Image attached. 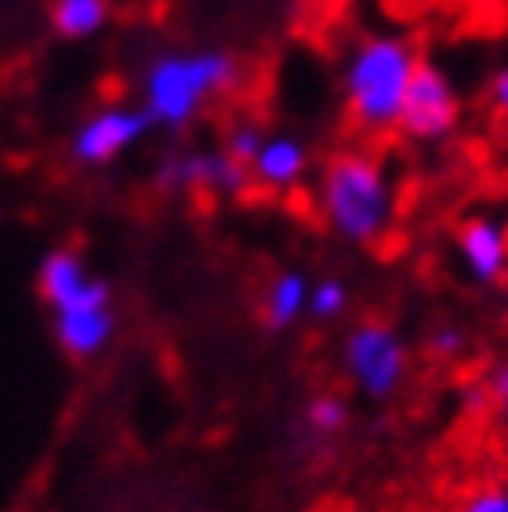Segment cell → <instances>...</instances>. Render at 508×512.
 I'll return each mask as SVG.
<instances>
[{"mask_svg": "<svg viewBox=\"0 0 508 512\" xmlns=\"http://www.w3.org/2000/svg\"><path fill=\"white\" fill-rule=\"evenodd\" d=\"M465 345H469L465 327L450 324V320L436 324L429 335H425V349H429V356H436V360H454V356L465 353Z\"/></svg>", "mask_w": 508, "mask_h": 512, "instance_id": "obj_17", "label": "cell"}, {"mask_svg": "<svg viewBox=\"0 0 508 512\" xmlns=\"http://www.w3.org/2000/svg\"><path fill=\"white\" fill-rule=\"evenodd\" d=\"M458 244V262L472 284L479 287H498L508 276V226L498 215H469L458 222L454 233Z\"/></svg>", "mask_w": 508, "mask_h": 512, "instance_id": "obj_9", "label": "cell"}, {"mask_svg": "<svg viewBox=\"0 0 508 512\" xmlns=\"http://www.w3.org/2000/svg\"><path fill=\"white\" fill-rule=\"evenodd\" d=\"M349 309V284L338 280V276H323L313 280V291H309V316L320 320V324H331L338 316H345Z\"/></svg>", "mask_w": 508, "mask_h": 512, "instance_id": "obj_15", "label": "cell"}, {"mask_svg": "<svg viewBox=\"0 0 508 512\" xmlns=\"http://www.w3.org/2000/svg\"><path fill=\"white\" fill-rule=\"evenodd\" d=\"M450 512H508V487H479L476 494H469L458 509Z\"/></svg>", "mask_w": 508, "mask_h": 512, "instance_id": "obj_18", "label": "cell"}, {"mask_svg": "<svg viewBox=\"0 0 508 512\" xmlns=\"http://www.w3.org/2000/svg\"><path fill=\"white\" fill-rule=\"evenodd\" d=\"M458 124H461V99L454 80L447 77V69L440 62L421 59L411 84H407V95H403L396 128L411 138V142L436 146V142H447L458 131Z\"/></svg>", "mask_w": 508, "mask_h": 512, "instance_id": "obj_5", "label": "cell"}, {"mask_svg": "<svg viewBox=\"0 0 508 512\" xmlns=\"http://www.w3.org/2000/svg\"><path fill=\"white\" fill-rule=\"evenodd\" d=\"M305 171H309V146L298 135H287V131L265 135L262 149L251 164L254 186L262 189H291L302 182Z\"/></svg>", "mask_w": 508, "mask_h": 512, "instance_id": "obj_11", "label": "cell"}, {"mask_svg": "<svg viewBox=\"0 0 508 512\" xmlns=\"http://www.w3.org/2000/svg\"><path fill=\"white\" fill-rule=\"evenodd\" d=\"M48 19L62 40H91L106 30L109 0H51Z\"/></svg>", "mask_w": 508, "mask_h": 512, "instance_id": "obj_13", "label": "cell"}, {"mask_svg": "<svg viewBox=\"0 0 508 512\" xmlns=\"http://www.w3.org/2000/svg\"><path fill=\"white\" fill-rule=\"evenodd\" d=\"M149 131H153V120L142 106L106 102L91 117L80 120L77 131L69 135V157L80 168H102L124 157L127 149H135Z\"/></svg>", "mask_w": 508, "mask_h": 512, "instance_id": "obj_7", "label": "cell"}, {"mask_svg": "<svg viewBox=\"0 0 508 512\" xmlns=\"http://www.w3.org/2000/svg\"><path fill=\"white\" fill-rule=\"evenodd\" d=\"M309 291H313V280H309L305 269H284V273H276L262 302L265 331H273V335L291 331V327L309 313Z\"/></svg>", "mask_w": 508, "mask_h": 512, "instance_id": "obj_12", "label": "cell"}, {"mask_svg": "<svg viewBox=\"0 0 508 512\" xmlns=\"http://www.w3.org/2000/svg\"><path fill=\"white\" fill-rule=\"evenodd\" d=\"M262 142H265V128L262 124H254V120H236V124H229L222 135V149L236 160V164H244V168L254 164Z\"/></svg>", "mask_w": 508, "mask_h": 512, "instance_id": "obj_16", "label": "cell"}, {"mask_svg": "<svg viewBox=\"0 0 508 512\" xmlns=\"http://www.w3.org/2000/svg\"><path fill=\"white\" fill-rule=\"evenodd\" d=\"M37 287H40V298L48 302L51 316L113 306L109 284L102 276L91 273L88 262L73 247H51L48 255L40 258Z\"/></svg>", "mask_w": 508, "mask_h": 512, "instance_id": "obj_8", "label": "cell"}, {"mask_svg": "<svg viewBox=\"0 0 508 512\" xmlns=\"http://www.w3.org/2000/svg\"><path fill=\"white\" fill-rule=\"evenodd\" d=\"M487 393H490V404L498 407L501 418L508 422V360H505V364L494 367V371H490V378H487Z\"/></svg>", "mask_w": 508, "mask_h": 512, "instance_id": "obj_19", "label": "cell"}, {"mask_svg": "<svg viewBox=\"0 0 508 512\" xmlns=\"http://www.w3.org/2000/svg\"><path fill=\"white\" fill-rule=\"evenodd\" d=\"M487 99H490V106L498 109L501 117H508V62H505V66L494 69V73H490Z\"/></svg>", "mask_w": 508, "mask_h": 512, "instance_id": "obj_20", "label": "cell"}, {"mask_svg": "<svg viewBox=\"0 0 508 512\" xmlns=\"http://www.w3.org/2000/svg\"><path fill=\"white\" fill-rule=\"evenodd\" d=\"M51 335H55L62 353L73 360H95L98 353H106V345L117 335V313H113V306L59 313L51 316Z\"/></svg>", "mask_w": 508, "mask_h": 512, "instance_id": "obj_10", "label": "cell"}, {"mask_svg": "<svg viewBox=\"0 0 508 512\" xmlns=\"http://www.w3.org/2000/svg\"><path fill=\"white\" fill-rule=\"evenodd\" d=\"M418 62V48L407 37H363L342 66V95L352 124L363 131L396 128Z\"/></svg>", "mask_w": 508, "mask_h": 512, "instance_id": "obj_3", "label": "cell"}, {"mask_svg": "<svg viewBox=\"0 0 508 512\" xmlns=\"http://www.w3.org/2000/svg\"><path fill=\"white\" fill-rule=\"evenodd\" d=\"M153 182L164 193H211V197L240 200L251 193V168L236 164L225 149H186L157 160Z\"/></svg>", "mask_w": 508, "mask_h": 512, "instance_id": "obj_6", "label": "cell"}, {"mask_svg": "<svg viewBox=\"0 0 508 512\" xmlns=\"http://www.w3.org/2000/svg\"><path fill=\"white\" fill-rule=\"evenodd\" d=\"M461 404H465V411H487V407H490L487 382H479V385H465V389H461Z\"/></svg>", "mask_w": 508, "mask_h": 512, "instance_id": "obj_21", "label": "cell"}, {"mask_svg": "<svg viewBox=\"0 0 508 512\" xmlns=\"http://www.w3.org/2000/svg\"><path fill=\"white\" fill-rule=\"evenodd\" d=\"M240 66L229 51H160L142 69V109L149 113L153 128L186 131L207 102L233 88Z\"/></svg>", "mask_w": 508, "mask_h": 512, "instance_id": "obj_2", "label": "cell"}, {"mask_svg": "<svg viewBox=\"0 0 508 512\" xmlns=\"http://www.w3.org/2000/svg\"><path fill=\"white\" fill-rule=\"evenodd\" d=\"M320 215L334 237L345 244L371 247L389 233L396 218V189L378 164V157L363 149L334 153L320 175Z\"/></svg>", "mask_w": 508, "mask_h": 512, "instance_id": "obj_1", "label": "cell"}, {"mask_svg": "<svg viewBox=\"0 0 508 512\" xmlns=\"http://www.w3.org/2000/svg\"><path fill=\"white\" fill-rule=\"evenodd\" d=\"M342 367L349 382L367 400L385 404V400L400 393L407 367H411V353H407V342H403V335L392 324H385V320H360L342 338Z\"/></svg>", "mask_w": 508, "mask_h": 512, "instance_id": "obj_4", "label": "cell"}, {"mask_svg": "<svg viewBox=\"0 0 508 512\" xmlns=\"http://www.w3.org/2000/svg\"><path fill=\"white\" fill-rule=\"evenodd\" d=\"M345 425H349V404L342 396L323 393L313 396L305 407V433L313 440H334L338 433H345Z\"/></svg>", "mask_w": 508, "mask_h": 512, "instance_id": "obj_14", "label": "cell"}]
</instances>
